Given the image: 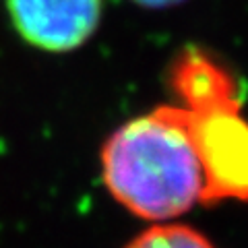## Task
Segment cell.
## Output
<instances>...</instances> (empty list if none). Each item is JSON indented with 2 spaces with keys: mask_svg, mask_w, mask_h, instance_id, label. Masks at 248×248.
<instances>
[{
  "mask_svg": "<svg viewBox=\"0 0 248 248\" xmlns=\"http://www.w3.org/2000/svg\"><path fill=\"white\" fill-rule=\"evenodd\" d=\"M139 4H145V6H170L174 2H180V0H135Z\"/></svg>",
  "mask_w": 248,
  "mask_h": 248,
  "instance_id": "5",
  "label": "cell"
},
{
  "mask_svg": "<svg viewBox=\"0 0 248 248\" xmlns=\"http://www.w3.org/2000/svg\"><path fill=\"white\" fill-rule=\"evenodd\" d=\"M124 248H215L211 240L205 238L199 230L182 223H157Z\"/></svg>",
  "mask_w": 248,
  "mask_h": 248,
  "instance_id": "4",
  "label": "cell"
},
{
  "mask_svg": "<svg viewBox=\"0 0 248 248\" xmlns=\"http://www.w3.org/2000/svg\"><path fill=\"white\" fill-rule=\"evenodd\" d=\"M6 11L29 46L46 52H71L97 29L102 0H6Z\"/></svg>",
  "mask_w": 248,
  "mask_h": 248,
  "instance_id": "3",
  "label": "cell"
},
{
  "mask_svg": "<svg viewBox=\"0 0 248 248\" xmlns=\"http://www.w3.org/2000/svg\"><path fill=\"white\" fill-rule=\"evenodd\" d=\"M182 108L203 168L201 203H248V118L240 112L238 91Z\"/></svg>",
  "mask_w": 248,
  "mask_h": 248,
  "instance_id": "2",
  "label": "cell"
},
{
  "mask_svg": "<svg viewBox=\"0 0 248 248\" xmlns=\"http://www.w3.org/2000/svg\"><path fill=\"white\" fill-rule=\"evenodd\" d=\"M102 176L112 197L143 219L161 221L203 201V168L182 106L128 120L104 143Z\"/></svg>",
  "mask_w": 248,
  "mask_h": 248,
  "instance_id": "1",
  "label": "cell"
}]
</instances>
